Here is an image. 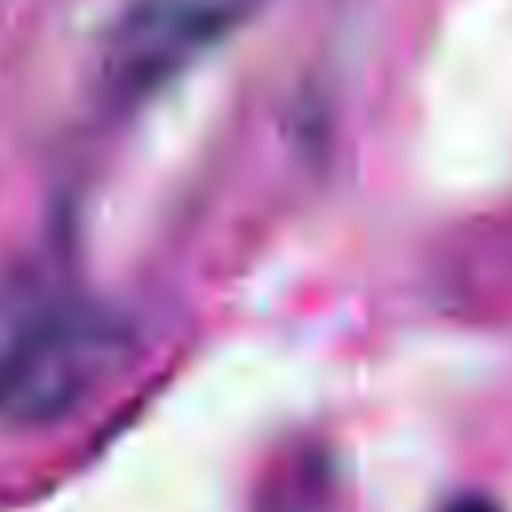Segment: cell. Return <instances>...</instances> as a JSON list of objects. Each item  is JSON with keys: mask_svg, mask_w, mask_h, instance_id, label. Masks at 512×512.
Instances as JSON below:
<instances>
[{"mask_svg": "<svg viewBox=\"0 0 512 512\" xmlns=\"http://www.w3.org/2000/svg\"><path fill=\"white\" fill-rule=\"evenodd\" d=\"M124 356V328L56 272L0 280V416L40 424L76 408Z\"/></svg>", "mask_w": 512, "mask_h": 512, "instance_id": "cell-1", "label": "cell"}, {"mask_svg": "<svg viewBox=\"0 0 512 512\" xmlns=\"http://www.w3.org/2000/svg\"><path fill=\"white\" fill-rule=\"evenodd\" d=\"M260 0H128L104 40L100 80L116 104H136L220 44Z\"/></svg>", "mask_w": 512, "mask_h": 512, "instance_id": "cell-2", "label": "cell"}, {"mask_svg": "<svg viewBox=\"0 0 512 512\" xmlns=\"http://www.w3.org/2000/svg\"><path fill=\"white\" fill-rule=\"evenodd\" d=\"M444 512H500L492 500H484V496H460L456 504H448Z\"/></svg>", "mask_w": 512, "mask_h": 512, "instance_id": "cell-3", "label": "cell"}]
</instances>
